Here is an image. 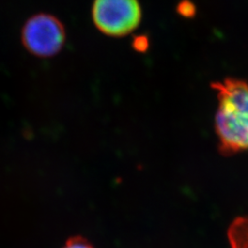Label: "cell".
Here are the masks:
<instances>
[{
    "mask_svg": "<svg viewBox=\"0 0 248 248\" xmlns=\"http://www.w3.org/2000/svg\"><path fill=\"white\" fill-rule=\"evenodd\" d=\"M218 98L215 132L223 155L248 151V83L237 78L214 82Z\"/></svg>",
    "mask_w": 248,
    "mask_h": 248,
    "instance_id": "1",
    "label": "cell"
},
{
    "mask_svg": "<svg viewBox=\"0 0 248 248\" xmlns=\"http://www.w3.org/2000/svg\"><path fill=\"white\" fill-rule=\"evenodd\" d=\"M92 17L102 33L122 37L139 26L142 9L138 0H95Z\"/></svg>",
    "mask_w": 248,
    "mask_h": 248,
    "instance_id": "2",
    "label": "cell"
},
{
    "mask_svg": "<svg viewBox=\"0 0 248 248\" xmlns=\"http://www.w3.org/2000/svg\"><path fill=\"white\" fill-rule=\"evenodd\" d=\"M21 40L30 53L38 57H52L62 50L65 30L58 18L41 13L28 19L21 31Z\"/></svg>",
    "mask_w": 248,
    "mask_h": 248,
    "instance_id": "3",
    "label": "cell"
},
{
    "mask_svg": "<svg viewBox=\"0 0 248 248\" xmlns=\"http://www.w3.org/2000/svg\"><path fill=\"white\" fill-rule=\"evenodd\" d=\"M228 239L232 248H248V216L239 217L232 222Z\"/></svg>",
    "mask_w": 248,
    "mask_h": 248,
    "instance_id": "4",
    "label": "cell"
},
{
    "mask_svg": "<svg viewBox=\"0 0 248 248\" xmlns=\"http://www.w3.org/2000/svg\"><path fill=\"white\" fill-rule=\"evenodd\" d=\"M62 248H95L88 240L82 236H74L65 243Z\"/></svg>",
    "mask_w": 248,
    "mask_h": 248,
    "instance_id": "5",
    "label": "cell"
}]
</instances>
